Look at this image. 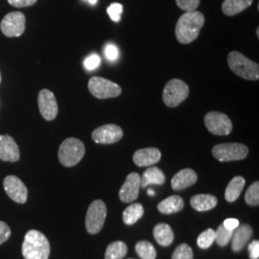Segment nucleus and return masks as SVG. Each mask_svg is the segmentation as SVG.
Returning <instances> with one entry per match:
<instances>
[{
    "mask_svg": "<svg viewBox=\"0 0 259 259\" xmlns=\"http://www.w3.org/2000/svg\"><path fill=\"white\" fill-rule=\"evenodd\" d=\"M204 24V15L199 11L185 12L177 22L176 37L179 42L188 45L199 37Z\"/></svg>",
    "mask_w": 259,
    "mask_h": 259,
    "instance_id": "f257e3e1",
    "label": "nucleus"
},
{
    "mask_svg": "<svg viewBox=\"0 0 259 259\" xmlns=\"http://www.w3.org/2000/svg\"><path fill=\"white\" fill-rule=\"evenodd\" d=\"M22 255L25 259H48L50 244L47 236L36 230L29 231L22 243Z\"/></svg>",
    "mask_w": 259,
    "mask_h": 259,
    "instance_id": "f03ea898",
    "label": "nucleus"
},
{
    "mask_svg": "<svg viewBox=\"0 0 259 259\" xmlns=\"http://www.w3.org/2000/svg\"><path fill=\"white\" fill-rule=\"evenodd\" d=\"M228 64L232 72L245 80L256 81L259 79L258 64L238 51H232L228 56Z\"/></svg>",
    "mask_w": 259,
    "mask_h": 259,
    "instance_id": "7ed1b4c3",
    "label": "nucleus"
},
{
    "mask_svg": "<svg viewBox=\"0 0 259 259\" xmlns=\"http://www.w3.org/2000/svg\"><path fill=\"white\" fill-rule=\"evenodd\" d=\"M85 148L80 139L69 138L62 142L58 157L60 162L65 167H73L77 165L83 158Z\"/></svg>",
    "mask_w": 259,
    "mask_h": 259,
    "instance_id": "20e7f679",
    "label": "nucleus"
},
{
    "mask_svg": "<svg viewBox=\"0 0 259 259\" xmlns=\"http://www.w3.org/2000/svg\"><path fill=\"white\" fill-rule=\"evenodd\" d=\"M189 95V87L180 79H171L167 82L163 93L162 100L167 107L176 108L186 100Z\"/></svg>",
    "mask_w": 259,
    "mask_h": 259,
    "instance_id": "39448f33",
    "label": "nucleus"
},
{
    "mask_svg": "<svg viewBox=\"0 0 259 259\" xmlns=\"http://www.w3.org/2000/svg\"><path fill=\"white\" fill-rule=\"evenodd\" d=\"M212 155L222 162L242 160L249 155V149L242 143H223L213 147Z\"/></svg>",
    "mask_w": 259,
    "mask_h": 259,
    "instance_id": "423d86ee",
    "label": "nucleus"
},
{
    "mask_svg": "<svg viewBox=\"0 0 259 259\" xmlns=\"http://www.w3.org/2000/svg\"><path fill=\"white\" fill-rule=\"evenodd\" d=\"M107 217V206L101 200L93 201L85 216V229L89 233L96 234L102 230Z\"/></svg>",
    "mask_w": 259,
    "mask_h": 259,
    "instance_id": "0eeeda50",
    "label": "nucleus"
},
{
    "mask_svg": "<svg viewBox=\"0 0 259 259\" xmlns=\"http://www.w3.org/2000/svg\"><path fill=\"white\" fill-rule=\"evenodd\" d=\"M89 91L98 99L114 98L120 95V85L102 77H93L89 81Z\"/></svg>",
    "mask_w": 259,
    "mask_h": 259,
    "instance_id": "6e6552de",
    "label": "nucleus"
},
{
    "mask_svg": "<svg viewBox=\"0 0 259 259\" xmlns=\"http://www.w3.org/2000/svg\"><path fill=\"white\" fill-rule=\"evenodd\" d=\"M206 129L215 136H228L232 133V122L230 117L220 111H209L204 116Z\"/></svg>",
    "mask_w": 259,
    "mask_h": 259,
    "instance_id": "1a4fd4ad",
    "label": "nucleus"
},
{
    "mask_svg": "<svg viewBox=\"0 0 259 259\" xmlns=\"http://www.w3.org/2000/svg\"><path fill=\"white\" fill-rule=\"evenodd\" d=\"M25 16L21 12H12L3 18L0 29L6 37H19L25 31Z\"/></svg>",
    "mask_w": 259,
    "mask_h": 259,
    "instance_id": "9d476101",
    "label": "nucleus"
},
{
    "mask_svg": "<svg viewBox=\"0 0 259 259\" xmlns=\"http://www.w3.org/2000/svg\"><path fill=\"white\" fill-rule=\"evenodd\" d=\"M92 138L98 144H113L123 138V130L115 124L103 125L93 131Z\"/></svg>",
    "mask_w": 259,
    "mask_h": 259,
    "instance_id": "9b49d317",
    "label": "nucleus"
},
{
    "mask_svg": "<svg viewBox=\"0 0 259 259\" xmlns=\"http://www.w3.org/2000/svg\"><path fill=\"white\" fill-rule=\"evenodd\" d=\"M3 186L5 192L10 198L18 203L25 204L27 201V187L22 183V181L16 176H7L3 181Z\"/></svg>",
    "mask_w": 259,
    "mask_h": 259,
    "instance_id": "f8f14e48",
    "label": "nucleus"
},
{
    "mask_svg": "<svg viewBox=\"0 0 259 259\" xmlns=\"http://www.w3.org/2000/svg\"><path fill=\"white\" fill-rule=\"evenodd\" d=\"M38 109L41 116L47 121L55 119L58 115V104L55 95L49 90H41L37 96Z\"/></svg>",
    "mask_w": 259,
    "mask_h": 259,
    "instance_id": "ddd939ff",
    "label": "nucleus"
},
{
    "mask_svg": "<svg viewBox=\"0 0 259 259\" xmlns=\"http://www.w3.org/2000/svg\"><path fill=\"white\" fill-rule=\"evenodd\" d=\"M141 180L138 173H130L119 190V198L123 203H132L139 197Z\"/></svg>",
    "mask_w": 259,
    "mask_h": 259,
    "instance_id": "4468645a",
    "label": "nucleus"
},
{
    "mask_svg": "<svg viewBox=\"0 0 259 259\" xmlns=\"http://www.w3.org/2000/svg\"><path fill=\"white\" fill-rule=\"evenodd\" d=\"M20 157L19 145L8 135L0 136V160L16 162Z\"/></svg>",
    "mask_w": 259,
    "mask_h": 259,
    "instance_id": "2eb2a0df",
    "label": "nucleus"
},
{
    "mask_svg": "<svg viewBox=\"0 0 259 259\" xmlns=\"http://www.w3.org/2000/svg\"><path fill=\"white\" fill-rule=\"evenodd\" d=\"M161 158V153L157 148L139 149L134 154V162L139 167H149L157 163Z\"/></svg>",
    "mask_w": 259,
    "mask_h": 259,
    "instance_id": "dca6fc26",
    "label": "nucleus"
},
{
    "mask_svg": "<svg viewBox=\"0 0 259 259\" xmlns=\"http://www.w3.org/2000/svg\"><path fill=\"white\" fill-rule=\"evenodd\" d=\"M198 176L194 170L190 168H185L178 172L171 180V186L175 191L184 190L196 184Z\"/></svg>",
    "mask_w": 259,
    "mask_h": 259,
    "instance_id": "f3484780",
    "label": "nucleus"
},
{
    "mask_svg": "<svg viewBox=\"0 0 259 259\" xmlns=\"http://www.w3.org/2000/svg\"><path fill=\"white\" fill-rule=\"evenodd\" d=\"M252 236V229L248 224L239 225L232 234V249L233 251H240L249 243Z\"/></svg>",
    "mask_w": 259,
    "mask_h": 259,
    "instance_id": "a211bd4d",
    "label": "nucleus"
},
{
    "mask_svg": "<svg viewBox=\"0 0 259 259\" xmlns=\"http://www.w3.org/2000/svg\"><path fill=\"white\" fill-rule=\"evenodd\" d=\"M185 206V201L182 197L178 195H173L161 201L157 204V209L163 214H171L181 211Z\"/></svg>",
    "mask_w": 259,
    "mask_h": 259,
    "instance_id": "6ab92c4d",
    "label": "nucleus"
},
{
    "mask_svg": "<svg viewBox=\"0 0 259 259\" xmlns=\"http://www.w3.org/2000/svg\"><path fill=\"white\" fill-rule=\"evenodd\" d=\"M217 198L210 194L195 195L191 200V206L198 211H207L214 208L217 205Z\"/></svg>",
    "mask_w": 259,
    "mask_h": 259,
    "instance_id": "aec40b11",
    "label": "nucleus"
},
{
    "mask_svg": "<svg viewBox=\"0 0 259 259\" xmlns=\"http://www.w3.org/2000/svg\"><path fill=\"white\" fill-rule=\"evenodd\" d=\"M140 186L145 188L150 185H161L165 183L164 173L157 167H149L140 178Z\"/></svg>",
    "mask_w": 259,
    "mask_h": 259,
    "instance_id": "412c9836",
    "label": "nucleus"
},
{
    "mask_svg": "<svg viewBox=\"0 0 259 259\" xmlns=\"http://www.w3.org/2000/svg\"><path fill=\"white\" fill-rule=\"evenodd\" d=\"M252 2L253 0H225L222 4L223 13L229 17L238 15L248 9Z\"/></svg>",
    "mask_w": 259,
    "mask_h": 259,
    "instance_id": "4be33fe9",
    "label": "nucleus"
},
{
    "mask_svg": "<svg viewBox=\"0 0 259 259\" xmlns=\"http://www.w3.org/2000/svg\"><path fill=\"white\" fill-rule=\"evenodd\" d=\"M154 237L160 246L167 247L174 240V232L167 224H157L154 229Z\"/></svg>",
    "mask_w": 259,
    "mask_h": 259,
    "instance_id": "5701e85b",
    "label": "nucleus"
},
{
    "mask_svg": "<svg viewBox=\"0 0 259 259\" xmlns=\"http://www.w3.org/2000/svg\"><path fill=\"white\" fill-rule=\"evenodd\" d=\"M245 184H246V181L243 177H234L230 182L229 185L227 186V189L225 192L226 200L230 203L236 201L239 198Z\"/></svg>",
    "mask_w": 259,
    "mask_h": 259,
    "instance_id": "b1692460",
    "label": "nucleus"
},
{
    "mask_svg": "<svg viewBox=\"0 0 259 259\" xmlns=\"http://www.w3.org/2000/svg\"><path fill=\"white\" fill-rule=\"evenodd\" d=\"M144 214V208L140 204H133L129 205L123 212V221L132 226L139 221Z\"/></svg>",
    "mask_w": 259,
    "mask_h": 259,
    "instance_id": "393cba45",
    "label": "nucleus"
},
{
    "mask_svg": "<svg viewBox=\"0 0 259 259\" xmlns=\"http://www.w3.org/2000/svg\"><path fill=\"white\" fill-rule=\"evenodd\" d=\"M128 247L122 241L112 242L106 250L105 258L106 259H123L127 254Z\"/></svg>",
    "mask_w": 259,
    "mask_h": 259,
    "instance_id": "a878e982",
    "label": "nucleus"
},
{
    "mask_svg": "<svg viewBox=\"0 0 259 259\" xmlns=\"http://www.w3.org/2000/svg\"><path fill=\"white\" fill-rule=\"evenodd\" d=\"M136 251L141 259H156L157 251L148 241H140L136 245Z\"/></svg>",
    "mask_w": 259,
    "mask_h": 259,
    "instance_id": "bb28decb",
    "label": "nucleus"
},
{
    "mask_svg": "<svg viewBox=\"0 0 259 259\" xmlns=\"http://www.w3.org/2000/svg\"><path fill=\"white\" fill-rule=\"evenodd\" d=\"M214 242H215V231H213L212 229H208L198 236L197 245L199 246V248L205 250L211 247Z\"/></svg>",
    "mask_w": 259,
    "mask_h": 259,
    "instance_id": "cd10ccee",
    "label": "nucleus"
},
{
    "mask_svg": "<svg viewBox=\"0 0 259 259\" xmlns=\"http://www.w3.org/2000/svg\"><path fill=\"white\" fill-rule=\"evenodd\" d=\"M232 234L233 231L228 230L221 225L217 229V232H215V241L220 247H226L232 240Z\"/></svg>",
    "mask_w": 259,
    "mask_h": 259,
    "instance_id": "c85d7f7f",
    "label": "nucleus"
},
{
    "mask_svg": "<svg viewBox=\"0 0 259 259\" xmlns=\"http://www.w3.org/2000/svg\"><path fill=\"white\" fill-rule=\"evenodd\" d=\"M245 202L250 205H258L259 204V183L254 182L250 185L246 194Z\"/></svg>",
    "mask_w": 259,
    "mask_h": 259,
    "instance_id": "c756f323",
    "label": "nucleus"
},
{
    "mask_svg": "<svg viewBox=\"0 0 259 259\" xmlns=\"http://www.w3.org/2000/svg\"><path fill=\"white\" fill-rule=\"evenodd\" d=\"M172 259H193V250L187 244H181L174 250Z\"/></svg>",
    "mask_w": 259,
    "mask_h": 259,
    "instance_id": "7c9ffc66",
    "label": "nucleus"
},
{
    "mask_svg": "<svg viewBox=\"0 0 259 259\" xmlns=\"http://www.w3.org/2000/svg\"><path fill=\"white\" fill-rule=\"evenodd\" d=\"M107 12L112 21L119 22L121 20L122 13H123V5L120 3H112L107 9Z\"/></svg>",
    "mask_w": 259,
    "mask_h": 259,
    "instance_id": "2f4dec72",
    "label": "nucleus"
},
{
    "mask_svg": "<svg viewBox=\"0 0 259 259\" xmlns=\"http://www.w3.org/2000/svg\"><path fill=\"white\" fill-rule=\"evenodd\" d=\"M201 0H176L177 5L180 9L185 12H192L199 7Z\"/></svg>",
    "mask_w": 259,
    "mask_h": 259,
    "instance_id": "473e14b6",
    "label": "nucleus"
},
{
    "mask_svg": "<svg viewBox=\"0 0 259 259\" xmlns=\"http://www.w3.org/2000/svg\"><path fill=\"white\" fill-rule=\"evenodd\" d=\"M100 63H101L100 57L96 55V54H93V55L89 56L85 59L83 65H84L85 69H88V70H94V69H96L99 66Z\"/></svg>",
    "mask_w": 259,
    "mask_h": 259,
    "instance_id": "72a5a7b5",
    "label": "nucleus"
},
{
    "mask_svg": "<svg viewBox=\"0 0 259 259\" xmlns=\"http://www.w3.org/2000/svg\"><path fill=\"white\" fill-rule=\"evenodd\" d=\"M11 236V229L9 226L3 221H0V245L5 243Z\"/></svg>",
    "mask_w": 259,
    "mask_h": 259,
    "instance_id": "f704fd0d",
    "label": "nucleus"
},
{
    "mask_svg": "<svg viewBox=\"0 0 259 259\" xmlns=\"http://www.w3.org/2000/svg\"><path fill=\"white\" fill-rule=\"evenodd\" d=\"M11 6L16 7V8H24V7H29L33 6L36 4L37 0H7Z\"/></svg>",
    "mask_w": 259,
    "mask_h": 259,
    "instance_id": "c9c22d12",
    "label": "nucleus"
},
{
    "mask_svg": "<svg viewBox=\"0 0 259 259\" xmlns=\"http://www.w3.org/2000/svg\"><path fill=\"white\" fill-rule=\"evenodd\" d=\"M105 54L108 60L114 61L118 57V48L114 45H108L105 48Z\"/></svg>",
    "mask_w": 259,
    "mask_h": 259,
    "instance_id": "e433bc0d",
    "label": "nucleus"
},
{
    "mask_svg": "<svg viewBox=\"0 0 259 259\" xmlns=\"http://www.w3.org/2000/svg\"><path fill=\"white\" fill-rule=\"evenodd\" d=\"M250 259L259 258V242L258 240H253L248 247Z\"/></svg>",
    "mask_w": 259,
    "mask_h": 259,
    "instance_id": "4c0bfd02",
    "label": "nucleus"
},
{
    "mask_svg": "<svg viewBox=\"0 0 259 259\" xmlns=\"http://www.w3.org/2000/svg\"><path fill=\"white\" fill-rule=\"evenodd\" d=\"M239 221L237 219H233V218H229V219H226L224 223H223V226L228 229V230H231V231H234L238 226H239Z\"/></svg>",
    "mask_w": 259,
    "mask_h": 259,
    "instance_id": "58836bf2",
    "label": "nucleus"
},
{
    "mask_svg": "<svg viewBox=\"0 0 259 259\" xmlns=\"http://www.w3.org/2000/svg\"><path fill=\"white\" fill-rule=\"evenodd\" d=\"M85 1H88V2L91 3L92 5H95V4L97 3V0H85Z\"/></svg>",
    "mask_w": 259,
    "mask_h": 259,
    "instance_id": "ea45409f",
    "label": "nucleus"
},
{
    "mask_svg": "<svg viewBox=\"0 0 259 259\" xmlns=\"http://www.w3.org/2000/svg\"><path fill=\"white\" fill-rule=\"evenodd\" d=\"M148 194L152 195V196H153V195H155V192H154V191H153V189H149Z\"/></svg>",
    "mask_w": 259,
    "mask_h": 259,
    "instance_id": "a19ab883",
    "label": "nucleus"
},
{
    "mask_svg": "<svg viewBox=\"0 0 259 259\" xmlns=\"http://www.w3.org/2000/svg\"><path fill=\"white\" fill-rule=\"evenodd\" d=\"M256 35H257V37H259V28L256 29Z\"/></svg>",
    "mask_w": 259,
    "mask_h": 259,
    "instance_id": "79ce46f5",
    "label": "nucleus"
},
{
    "mask_svg": "<svg viewBox=\"0 0 259 259\" xmlns=\"http://www.w3.org/2000/svg\"><path fill=\"white\" fill-rule=\"evenodd\" d=\"M0 81H1V74H0Z\"/></svg>",
    "mask_w": 259,
    "mask_h": 259,
    "instance_id": "37998d69",
    "label": "nucleus"
},
{
    "mask_svg": "<svg viewBox=\"0 0 259 259\" xmlns=\"http://www.w3.org/2000/svg\"><path fill=\"white\" fill-rule=\"evenodd\" d=\"M129 259H133V258H129Z\"/></svg>",
    "mask_w": 259,
    "mask_h": 259,
    "instance_id": "c03bdc74",
    "label": "nucleus"
}]
</instances>
